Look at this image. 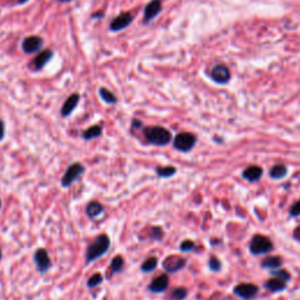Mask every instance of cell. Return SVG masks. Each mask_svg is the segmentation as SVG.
<instances>
[{"label":"cell","mask_w":300,"mask_h":300,"mask_svg":"<svg viewBox=\"0 0 300 300\" xmlns=\"http://www.w3.org/2000/svg\"><path fill=\"white\" fill-rule=\"evenodd\" d=\"M143 135L147 144L156 147H165L173 140V135L167 128L161 126H150L143 129Z\"/></svg>","instance_id":"obj_1"},{"label":"cell","mask_w":300,"mask_h":300,"mask_svg":"<svg viewBox=\"0 0 300 300\" xmlns=\"http://www.w3.org/2000/svg\"><path fill=\"white\" fill-rule=\"evenodd\" d=\"M109 248H111V238L105 234L99 235V236L95 238L94 242H92L87 246L86 265L92 264L95 260L105 256L108 252Z\"/></svg>","instance_id":"obj_2"},{"label":"cell","mask_w":300,"mask_h":300,"mask_svg":"<svg viewBox=\"0 0 300 300\" xmlns=\"http://www.w3.org/2000/svg\"><path fill=\"white\" fill-rule=\"evenodd\" d=\"M272 249H273V243L268 237L263 236V235H256L252 237L250 242V252L254 256L268 253L272 251Z\"/></svg>","instance_id":"obj_3"},{"label":"cell","mask_w":300,"mask_h":300,"mask_svg":"<svg viewBox=\"0 0 300 300\" xmlns=\"http://www.w3.org/2000/svg\"><path fill=\"white\" fill-rule=\"evenodd\" d=\"M83 173H85V167H83L82 163H80V162H74V163H72L68 168H67L63 178H61L60 182L61 187L64 188V189L72 187L73 183H74Z\"/></svg>","instance_id":"obj_4"},{"label":"cell","mask_w":300,"mask_h":300,"mask_svg":"<svg viewBox=\"0 0 300 300\" xmlns=\"http://www.w3.org/2000/svg\"><path fill=\"white\" fill-rule=\"evenodd\" d=\"M197 137L191 133H179L174 139V148L181 153H189L193 149Z\"/></svg>","instance_id":"obj_5"},{"label":"cell","mask_w":300,"mask_h":300,"mask_svg":"<svg viewBox=\"0 0 300 300\" xmlns=\"http://www.w3.org/2000/svg\"><path fill=\"white\" fill-rule=\"evenodd\" d=\"M33 260H34L39 273L41 274L48 272L50 270V268H52V262H50L48 252H47L46 249L44 248H39L38 250L34 252V254H33Z\"/></svg>","instance_id":"obj_6"},{"label":"cell","mask_w":300,"mask_h":300,"mask_svg":"<svg viewBox=\"0 0 300 300\" xmlns=\"http://www.w3.org/2000/svg\"><path fill=\"white\" fill-rule=\"evenodd\" d=\"M258 288L257 285L251 284V283H244V284H238L236 287L234 288V293L236 294L238 298H242L245 300L252 299L257 296Z\"/></svg>","instance_id":"obj_7"},{"label":"cell","mask_w":300,"mask_h":300,"mask_svg":"<svg viewBox=\"0 0 300 300\" xmlns=\"http://www.w3.org/2000/svg\"><path fill=\"white\" fill-rule=\"evenodd\" d=\"M187 264V260L179 256H168L162 263V268L169 273H175L184 268Z\"/></svg>","instance_id":"obj_8"},{"label":"cell","mask_w":300,"mask_h":300,"mask_svg":"<svg viewBox=\"0 0 300 300\" xmlns=\"http://www.w3.org/2000/svg\"><path fill=\"white\" fill-rule=\"evenodd\" d=\"M169 287V277L168 274H161L151 280L148 286V290L153 293H164Z\"/></svg>","instance_id":"obj_9"},{"label":"cell","mask_w":300,"mask_h":300,"mask_svg":"<svg viewBox=\"0 0 300 300\" xmlns=\"http://www.w3.org/2000/svg\"><path fill=\"white\" fill-rule=\"evenodd\" d=\"M44 40L38 35H30L24 39L22 41V49L27 54H32V53L36 52L43 47Z\"/></svg>","instance_id":"obj_10"},{"label":"cell","mask_w":300,"mask_h":300,"mask_svg":"<svg viewBox=\"0 0 300 300\" xmlns=\"http://www.w3.org/2000/svg\"><path fill=\"white\" fill-rule=\"evenodd\" d=\"M211 78L214 79L217 83H221V85H225L230 81V78H231V74H230L229 68L224 64H217L212 68L211 71Z\"/></svg>","instance_id":"obj_11"},{"label":"cell","mask_w":300,"mask_h":300,"mask_svg":"<svg viewBox=\"0 0 300 300\" xmlns=\"http://www.w3.org/2000/svg\"><path fill=\"white\" fill-rule=\"evenodd\" d=\"M131 21H133V16H131V13L125 12L122 13V15L117 16L116 18L111 22L109 29H111V31H113V32H119V31H122L125 30L126 27H128L129 25L131 24Z\"/></svg>","instance_id":"obj_12"},{"label":"cell","mask_w":300,"mask_h":300,"mask_svg":"<svg viewBox=\"0 0 300 300\" xmlns=\"http://www.w3.org/2000/svg\"><path fill=\"white\" fill-rule=\"evenodd\" d=\"M53 57V52L49 49H45L41 53H39L36 57L31 61L30 67L33 69V71H39Z\"/></svg>","instance_id":"obj_13"},{"label":"cell","mask_w":300,"mask_h":300,"mask_svg":"<svg viewBox=\"0 0 300 300\" xmlns=\"http://www.w3.org/2000/svg\"><path fill=\"white\" fill-rule=\"evenodd\" d=\"M162 2L161 0H151L149 4L144 8V15H143V21L149 22L161 12Z\"/></svg>","instance_id":"obj_14"},{"label":"cell","mask_w":300,"mask_h":300,"mask_svg":"<svg viewBox=\"0 0 300 300\" xmlns=\"http://www.w3.org/2000/svg\"><path fill=\"white\" fill-rule=\"evenodd\" d=\"M80 101V95L74 93L72 94L71 96H68V99L64 101L63 108H61V115H63V117L69 116L73 111H74V109L77 108L78 103H79Z\"/></svg>","instance_id":"obj_15"},{"label":"cell","mask_w":300,"mask_h":300,"mask_svg":"<svg viewBox=\"0 0 300 300\" xmlns=\"http://www.w3.org/2000/svg\"><path fill=\"white\" fill-rule=\"evenodd\" d=\"M263 176V169L258 165H251L243 172V177L249 182H258Z\"/></svg>","instance_id":"obj_16"},{"label":"cell","mask_w":300,"mask_h":300,"mask_svg":"<svg viewBox=\"0 0 300 300\" xmlns=\"http://www.w3.org/2000/svg\"><path fill=\"white\" fill-rule=\"evenodd\" d=\"M265 288L270 291L271 293L282 292V291H284L286 288V282L278 278V277H272L271 279H268V282H266Z\"/></svg>","instance_id":"obj_17"},{"label":"cell","mask_w":300,"mask_h":300,"mask_svg":"<svg viewBox=\"0 0 300 300\" xmlns=\"http://www.w3.org/2000/svg\"><path fill=\"white\" fill-rule=\"evenodd\" d=\"M105 211V206L97 201H93L86 206V214L91 220L99 217L100 215H102V212Z\"/></svg>","instance_id":"obj_18"},{"label":"cell","mask_w":300,"mask_h":300,"mask_svg":"<svg viewBox=\"0 0 300 300\" xmlns=\"http://www.w3.org/2000/svg\"><path fill=\"white\" fill-rule=\"evenodd\" d=\"M102 131H103L102 125H94L92 126V127L87 128L86 130L83 131L82 139L85 140V141H92V140L97 139V137L102 135Z\"/></svg>","instance_id":"obj_19"},{"label":"cell","mask_w":300,"mask_h":300,"mask_svg":"<svg viewBox=\"0 0 300 300\" xmlns=\"http://www.w3.org/2000/svg\"><path fill=\"white\" fill-rule=\"evenodd\" d=\"M283 265V259L282 257L279 256H272L268 257L260 263V266L263 268H268V270H278V268H282Z\"/></svg>","instance_id":"obj_20"},{"label":"cell","mask_w":300,"mask_h":300,"mask_svg":"<svg viewBox=\"0 0 300 300\" xmlns=\"http://www.w3.org/2000/svg\"><path fill=\"white\" fill-rule=\"evenodd\" d=\"M158 265V258L155 256H151L145 259L141 264V271L143 273H150V272L155 271Z\"/></svg>","instance_id":"obj_21"},{"label":"cell","mask_w":300,"mask_h":300,"mask_svg":"<svg viewBox=\"0 0 300 300\" xmlns=\"http://www.w3.org/2000/svg\"><path fill=\"white\" fill-rule=\"evenodd\" d=\"M177 169L173 165H165V167H158L155 169L156 175L158 176L159 178H170L175 175Z\"/></svg>","instance_id":"obj_22"},{"label":"cell","mask_w":300,"mask_h":300,"mask_svg":"<svg viewBox=\"0 0 300 300\" xmlns=\"http://www.w3.org/2000/svg\"><path fill=\"white\" fill-rule=\"evenodd\" d=\"M287 175V168L284 164H276L270 169V177L273 179H282Z\"/></svg>","instance_id":"obj_23"},{"label":"cell","mask_w":300,"mask_h":300,"mask_svg":"<svg viewBox=\"0 0 300 300\" xmlns=\"http://www.w3.org/2000/svg\"><path fill=\"white\" fill-rule=\"evenodd\" d=\"M99 94H100L101 99L105 101L106 103H108V105H115V103L117 102V97L115 96L111 91H108V89L100 88Z\"/></svg>","instance_id":"obj_24"},{"label":"cell","mask_w":300,"mask_h":300,"mask_svg":"<svg viewBox=\"0 0 300 300\" xmlns=\"http://www.w3.org/2000/svg\"><path fill=\"white\" fill-rule=\"evenodd\" d=\"M125 268V259L122 256H115L111 262V270L113 273H119Z\"/></svg>","instance_id":"obj_25"},{"label":"cell","mask_w":300,"mask_h":300,"mask_svg":"<svg viewBox=\"0 0 300 300\" xmlns=\"http://www.w3.org/2000/svg\"><path fill=\"white\" fill-rule=\"evenodd\" d=\"M188 297V290L186 287H176L172 292L170 300H186Z\"/></svg>","instance_id":"obj_26"},{"label":"cell","mask_w":300,"mask_h":300,"mask_svg":"<svg viewBox=\"0 0 300 300\" xmlns=\"http://www.w3.org/2000/svg\"><path fill=\"white\" fill-rule=\"evenodd\" d=\"M103 283V276L101 273H94L88 280H87V287L94 288Z\"/></svg>","instance_id":"obj_27"},{"label":"cell","mask_w":300,"mask_h":300,"mask_svg":"<svg viewBox=\"0 0 300 300\" xmlns=\"http://www.w3.org/2000/svg\"><path fill=\"white\" fill-rule=\"evenodd\" d=\"M271 276L272 277H278V278L285 280L286 283L290 282L291 276L287 271L283 270V268H278V270H272L271 271Z\"/></svg>","instance_id":"obj_28"},{"label":"cell","mask_w":300,"mask_h":300,"mask_svg":"<svg viewBox=\"0 0 300 300\" xmlns=\"http://www.w3.org/2000/svg\"><path fill=\"white\" fill-rule=\"evenodd\" d=\"M209 268L211 271H214V272L221 271V260L218 259L217 257H215V256L210 257V259H209Z\"/></svg>","instance_id":"obj_29"},{"label":"cell","mask_w":300,"mask_h":300,"mask_svg":"<svg viewBox=\"0 0 300 300\" xmlns=\"http://www.w3.org/2000/svg\"><path fill=\"white\" fill-rule=\"evenodd\" d=\"M164 236V232L162 228H159V226H155V228L151 229V234H150V238L154 240H161L162 238Z\"/></svg>","instance_id":"obj_30"},{"label":"cell","mask_w":300,"mask_h":300,"mask_svg":"<svg viewBox=\"0 0 300 300\" xmlns=\"http://www.w3.org/2000/svg\"><path fill=\"white\" fill-rule=\"evenodd\" d=\"M193 249H195V243L190 239L184 240V242H182L181 244H179V250H181L182 252H190V251H192Z\"/></svg>","instance_id":"obj_31"},{"label":"cell","mask_w":300,"mask_h":300,"mask_svg":"<svg viewBox=\"0 0 300 300\" xmlns=\"http://www.w3.org/2000/svg\"><path fill=\"white\" fill-rule=\"evenodd\" d=\"M290 216H292V217H299L300 216V200L297 201L296 203L291 206Z\"/></svg>","instance_id":"obj_32"},{"label":"cell","mask_w":300,"mask_h":300,"mask_svg":"<svg viewBox=\"0 0 300 300\" xmlns=\"http://www.w3.org/2000/svg\"><path fill=\"white\" fill-rule=\"evenodd\" d=\"M5 137V123L0 120V142L4 140Z\"/></svg>","instance_id":"obj_33"},{"label":"cell","mask_w":300,"mask_h":300,"mask_svg":"<svg viewBox=\"0 0 300 300\" xmlns=\"http://www.w3.org/2000/svg\"><path fill=\"white\" fill-rule=\"evenodd\" d=\"M131 127L139 129V128H142V127H143V125H142V122L140 121V120L134 119V120H133V122H131Z\"/></svg>","instance_id":"obj_34"},{"label":"cell","mask_w":300,"mask_h":300,"mask_svg":"<svg viewBox=\"0 0 300 300\" xmlns=\"http://www.w3.org/2000/svg\"><path fill=\"white\" fill-rule=\"evenodd\" d=\"M293 237L294 239L298 240V242H300V226H298V228H296V230L293 231Z\"/></svg>","instance_id":"obj_35"},{"label":"cell","mask_w":300,"mask_h":300,"mask_svg":"<svg viewBox=\"0 0 300 300\" xmlns=\"http://www.w3.org/2000/svg\"><path fill=\"white\" fill-rule=\"evenodd\" d=\"M27 1H29V0H18L19 4H25V2H27Z\"/></svg>","instance_id":"obj_36"},{"label":"cell","mask_w":300,"mask_h":300,"mask_svg":"<svg viewBox=\"0 0 300 300\" xmlns=\"http://www.w3.org/2000/svg\"><path fill=\"white\" fill-rule=\"evenodd\" d=\"M94 16H102V13H96V15H94Z\"/></svg>","instance_id":"obj_37"},{"label":"cell","mask_w":300,"mask_h":300,"mask_svg":"<svg viewBox=\"0 0 300 300\" xmlns=\"http://www.w3.org/2000/svg\"><path fill=\"white\" fill-rule=\"evenodd\" d=\"M59 1H63V2H68V1H71V0H59Z\"/></svg>","instance_id":"obj_38"},{"label":"cell","mask_w":300,"mask_h":300,"mask_svg":"<svg viewBox=\"0 0 300 300\" xmlns=\"http://www.w3.org/2000/svg\"><path fill=\"white\" fill-rule=\"evenodd\" d=\"M1 257H2V252H1V249H0V260H1Z\"/></svg>","instance_id":"obj_39"},{"label":"cell","mask_w":300,"mask_h":300,"mask_svg":"<svg viewBox=\"0 0 300 300\" xmlns=\"http://www.w3.org/2000/svg\"><path fill=\"white\" fill-rule=\"evenodd\" d=\"M1 205H2V203H1V200H0V209H1Z\"/></svg>","instance_id":"obj_40"}]
</instances>
